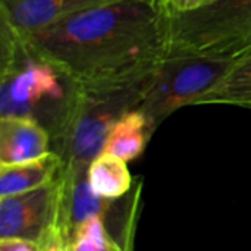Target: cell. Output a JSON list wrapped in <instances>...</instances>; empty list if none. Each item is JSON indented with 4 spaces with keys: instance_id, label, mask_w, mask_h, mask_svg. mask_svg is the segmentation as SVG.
<instances>
[{
    "instance_id": "1",
    "label": "cell",
    "mask_w": 251,
    "mask_h": 251,
    "mask_svg": "<svg viewBox=\"0 0 251 251\" xmlns=\"http://www.w3.org/2000/svg\"><path fill=\"white\" fill-rule=\"evenodd\" d=\"M166 0H122L19 35L66 81L113 76L168 54Z\"/></svg>"
},
{
    "instance_id": "2",
    "label": "cell",
    "mask_w": 251,
    "mask_h": 251,
    "mask_svg": "<svg viewBox=\"0 0 251 251\" xmlns=\"http://www.w3.org/2000/svg\"><path fill=\"white\" fill-rule=\"evenodd\" d=\"M163 59L113 76L66 81L68 97L49 124L53 151L62 157L65 169H88L103 153L112 126L144 101Z\"/></svg>"
},
{
    "instance_id": "3",
    "label": "cell",
    "mask_w": 251,
    "mask_h": 251,
    "mask_svg": "<svg viewBox=\"0 0 251 251\" xmlns=\"http://www.w3.org/2000/svg\"><path fill=\"white\" fill-rule=\"evenodd\" d=\"M168 53L240 59L251 51V0H218L185 13L169 10Z\"/></svg>"
},
{
    "instance_id": "4",
    "label": "cell",
    "mask_w": 251,
    "mask_h": 251,
    "mask_svg": "<svg viewBox=\"0 0 251 251\" xmlns=\"http://www.w3.org/2000/svg\"><path fill=\"white\" fill-rule=\"evenodd\" d=\"M0 112L1 118H35L50 104L54 112L68 97L66 79L47 62L34 56L21 37L1 21Z\"/></svg>"
},
{
    "instance_id": "5",
    "label": "cell",
    "mask_w": 251,
    "mask_h": 251,
    "mask_svg": "<svg viewBox=\"0 0 251 251\" xmlns=\"http://www.w3.org/2000/svg\"><path fill=\"white\" fill-rule=\"evenodd\" d=\"M235 60L194 53H168L149 94L138 106L147 119L150 135L174 112L194 106L201 94L231 71Z\"/></svg>"
},
{
    "instance_id": "6",
    "label": "cell",
    "mask_w": 251,
    "mask_h": 251,
    "mask_svg": "<svg viewBox=\"0 0 251 251\" xmlns=\"http://www.w3.org/2000/svg\"><path fill=\"white\" fill-rule=\"evenodd\" d=\"M60 193L59 174L44 187L0 197V238H22L38 244L57 224Z\"/></svg>"
},
{
    "instance_id": "7",
    "label": "cell",
    "mask_w": 251,
    "mask_h": 251,
    "mask_svg": "<svg viewBox=\"0 0 251 251\" xmlns=\"http://www.w3.org/2000/svg\"><path fill=\"white\" fill-rule=\"evenodd\" d=\"M122 0H0V19L16 34L26 35L71 15Z\"/></svg>"
},
{
    "instance_id": "8",
    "label": "cell",
    "mask_w": 251,
    "mask_h": 251,
    "mask_svg": "<svg viewBox=\"0 0 251 251\" xmlns=\"http://www.w3.org/2000/svg\"><path fill=\"white\" fill-rule=\"evenodd\" d=\"M88 169H65L62 168V193L57 225L72 240L74 232L85 221L104 215L112 209L113 201L96 196L90 187Z\"/></svg>"
},
{
    "instance_id": "9",
    "label": "cell",
    "mask_w": 251,
    "mask_h": 251,
    "mask_svg": "<svg viewBox=\"0 0 251 251\" xmlns=\"http://www.w3.org/2000/svg\"><path fill=\"white\" fill-rule=\"evenodd\" d=\"M49 129L34 118L0 119V165H18L49 154Z\"/></svg>"
},
{
    "instance_id": "10",
    "label": "cell",
    "mask_w": 251,
    "mask_h": 251,
    "mask_svg": "<svg viewBox=\"0 0 251 251\" xmlns=\"http://www.w3.org/2000/svg\"><path fill=\"white\" fill-rule=\"evenodd\" d=\"M62 168L63 160L54 151L25 163L0 165V197L44 187L59 176Z\"/></svg>"
},
{
    "instance_id": "11",
    "label": "cell",
    "mask_w": 251,
    "mask_h": 251,
    "mask_svg": "<svg viewBox=\"0 0 251 251\" xmlns=\"http://www.w3.org/2000/svg\"><path fill=\"white\" fill-rule=\"evenodd\" d=\"M150 138L151 135L146 116L138 109H134L125 113L112 126L103 153L131 162L144 153Z\"/></svg>"
},
{
    "instance_id": "12",
    "label": "cell",
    "mask_w": 251,
    "mask_h": 251,
    "mask_svg": "<svg viewBox=\"0 0 251 251\" xmlns=\"http://www.w3.org/2000/svg\"><path fill=\"white\" fill-rule=\"evenodd\" d=\"M225 104L251 107V51L235 60L231 71L210 90L201 94L194 106Z\"/></svg>"
},
{
    "instance_id": "13",
    "label": "cell",
    "mask_w": 251,
    "mask_h": 251,
    "mask_svg": "<svg viewBox=\"0 0 251 251\" xmlns=\"http://www.w3.org/2000/svg\"><path fill=\"white\" fill-rule=\"evenodd\" d=\"M87 176L93 193L106 200L122 199L132 188V175L126 162L107 153L99 154L90 163Z\"/></svg>"
},
{
    "instance_id": "14",
    "label": "cell",
    "mask_w": 251,
    "mask_h": 251,
    "mask_svg": "<svg viewBox=\"0 0 251 251\" xmlns=\"http://www.w3.org/2000/svg\"><path fill=\"white\" fill-rule=\"evenodd\" d=\"M74 251H128L122 249L109 234L104 219L100 216L85 221L72 237Z\"/></svg>"
},
{
    "instance_id": "15",
    "label": "cell",
    "mask_w": 251,
    "mask_h": 251,
    "mask_svg": "<svg viewBox=\"0 0 251 251\" xmlns=\"http://www.w3.org/2000/svg\"><path fill=\"white\" fill-rule=\"evenodd\" d=\"M40 251H74L72 240L56 224L51 231L38 243Z\"/></svg>"
},
{
    "instance_id": "16",
    "label": "cell",
    "mask_w": 251,
    "mask_h": 251,
    "mask_svg": "<svg viewBox=\"0 0 251 251\" xmlns=\"http://www.w3.org/2000/svg\"><path fill=\"white\" fill-rule=\"evenodd\" d=\"M168 7L174 13H185V12H193L206 6H210L216 3L218 0H166Z\"/></svg>"
},
{
    "instance_id": "17",
    "label": "cell",
    "mask_w": 251,
    "mask_h": 251,
    "mask_svg": "<svg viewBox=\"0 0 251 251\" xmlns=\"http://www.w3.org/2000/svg\"><path fill=\"white\" fill-rule=\"evenodd\" d=\"M0 251H40L38 244L22 238H0Z\"/></svg>"
}]
</instances>
